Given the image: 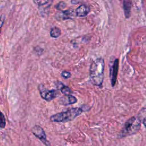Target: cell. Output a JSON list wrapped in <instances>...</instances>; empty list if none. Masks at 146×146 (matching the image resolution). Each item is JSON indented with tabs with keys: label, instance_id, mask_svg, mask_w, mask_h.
<instances>
[{
	"label": "cell",
	"instance_id": "cell-12",
	"mask_svg": "<svg viewBox=\"0 0 146 146\" xmlns=\"http://www.w3.org/2000/svg\"><path fill=\"white\" fill-rule=\"evenodd\" d=\"M56 87L59 90H60V91L64 95H71V91L68 86H64L63 83L59 82V84H56Z\"/></svg>",
	"mask_w": 146,
	"mask_h": 146
},
{
	"label": "cell",
	"instance_id": "cell-7",
	"mask_svg": "<svg viewBox=\"0 0 146 146\" xmlns=\"http://www.w3.org/2000/svg\"><path fill=\"white\" fill-rule=\"evenodd\" d=\"M75 11L72 9H69L66 10H61L58 11L55 14V18L56 20H66L74 19L75 16Z\"/></svg>",
	"mask_w": 146,
	"mask_h": 146
},
{
	"label": "cell",
	"instance_id": "cell-5",
	"mask_svg": "<svg viewBox=\"0 0 146 146\" xmlns=\"http://www.w3.org/2000/svg\"><path fill=\"white\" fill-rule=\"evenodd\" d=\"M110 68V78L112 86H114L117 79V75L119 69V60L117 58H114L112 61L109 63Z\"/></svg>",
	"mask_w": 146,
	"mask_h": 146
},
{
	"label": "cell",
	"instance_id": "cell-18",
	"mask_svg": "<svg viewBox=\"0 0 146 146\" xmlns=\"http://www.w3.org/2000/svg\"><path fill=\"white\" fill-rule=\"evenodd\" d=\"M4 20H5V16L4 15H1L0 17V28L2 26L3 23H4Z\"/></svg>",
	"mask_w": 146,
	"mask_h": 146
},
{
	"label": "cell",
	"instance_id": "cell-13",
	"mask_svg": "<svg viewBox=\"0 0 146 146\" xmlns=\"http://www.w3.org/2000/svg\"><path fill=\"white\" fill-rule=\"evenodd\" d=\"M50 36L52 38H58L61 34V30L58 27H54L51 28L50 30Z\"/></svg>",
	"mask_w": 146,
	"mask_h": 146
},
{
	"label": "cell",
	"instance_id": "cell-1",
	"mask_svg": "<svg viewBox=\"0 0 146 146\" xmlns=\"http://www.w3.org/2000/svg\"><path fill=\"white\" fill-rule=\"evenodd\" d=\"M104 61L103 58H97L92 62L90 67V78L92 84L102 86L104 80Z\"/></svg>",
	"mask_w": 146,
	"mask_h": 146
},
{
	"label": "cell",
	"instance_id": "cell-20",
	"mask_svg": "<svg viewBox=\"0 0 146 146\" xmlns=\"http://www.w3.org/2000/svg\"><path fill=\"white\" fill-rule=\"evenodd\" d=\"M0 33H1V30H0Z\"/></svg>",
	"mask_w": 146,
	"mask_h": 146
},
{
	"label": "cell",
	"instance_id": "cell-11",
	"mask_svg": "<svg viewBox=\"0 0 146 146\" xmlns=\"http://www.w3.org/2000/svg\"><path fill=\"white\" fill-rule=\"evenodd\" d=\"M137 118L146 128V107L142 108L137 115Z\"/></svg>",
	"mask_w": 146,
	"mask_h": 146
},
{
	"label": "cell",
	"instance_id": "cell-10",
	"mask_svg": "<svg viewBox=\"0 0 146 146\" xmlns=\"http://www.w3.org/2000/svg\"><path fill=\"white\" fill-rule=\"evenodd\" d=\"M131 0H123V10L124 15L127 18H128L131 15V10L132 7Z\"/></svg>",
	"mask_w": 146,
	"mask_h": 146
},
{
	"label": "cell",
	"instance_id": "cell-14",
	"mask_svg": "<svg viewBox=\"0 0 146 146\" xmlns=\"http://www.w3.org/2000/svg\"><path fill=\"white\" fill-rule=\"evenodd\" d=\"M33 2L38 6H42L51 3L52 0H33Z\"/></svg>",
	"mask_w": 146,
	"mask_h": 146
},
{
	"label": "cell",
	"instance_id": "cell-19",
	"mask_svg": "<svg viewBox=\"0 0 146 146\" xmlns=\"http://www.w3.org/2000/svg\"><path fill=\"white\" fill-rule=\"evenodd\" d=\"M80 1H81V0H71V2L72 4L75 5V4H78V3H79Z\"/></svg>",
	"mask_w": 146,
	"mask_h": 146
},
{
	"label": "cell",
	"instance_id": "cell-4",
	"mask_svg": "<svg viewBox=\"0 0 146 146\" xmlns=\"http://www.w3.org/2000/svg\"><path fill=\"white\" fill-rule=\"evenodd\" d=\"M38 90L41 97L47 102H50L55 99L59 95V92L55 90H47L43 84H40L38 86Z\"/></svg>",
	"mask_w": 146,
	"mask_h": 146
},
{
	"label": "cell",
	"instance_id": "cell-16",
	"mask_svg": "<svg viewBox=\"0 0 146 146\" xmlns=\"http://www.w3.org/2000/svg\"><path fill=\"white\" fill-rule=\"evenodd\" d=\"M66 6V4L65 3V2H63V1H60V2H59L58 3H57V4L55 6V9H56L57 10L61 11V10H62Z\"/></svg>",
	"mask_w": 146,
	"mask_h": 146
},
{
	"label": "cell",
	"instance_id": "cell-2",
	"mask_svg": "<svg viewBox=\"0 0 146 146\" xmlns=\"http://www.w3.org/2000/svg\"><path fill=\"white\" fill-rule=\"evenodd\" d=\"M83 109L79 107H73L67 110L66 111L57 113L50 117V120L54 122L65 123L73 120L78 116L80 115Z\"/></svg>",
	"mask_w": 146,
	"mask_h": 146
},
{
	"label": "cell",
	"instance_id": "cell-3",
	"mask_svg": "<svg viewBox=\"0 0 146 146\" xmlns=\"http://www.w3.org/2000/svg\"><path fill=\"white\" fill-rule=\"evenodd\" d=\"M141 123L139 119L135 117H131L124 123L119 136L120 137H126L137 133L140 128Z\"/></svg>",
	"mask_w": 146,
	"mask_h": 146
},
{
	"label": "cell",
	"instance_id": "cell-17",
	"mask_svg": "<svg viewBox=\"0 0 146 146\" xmlns=\"http://www.w3.org/2000/svg\"><path fill=\"white\" fill-rule=\"evenodd\" d=\"M61 76L64 78V79H68L69 78L71 77V74L70 72L68 71H63L62 72H61Z\"/></svg>",
	"mask_w": 146,
	"mask_h": 146
},
{
	"label": "cell",
	"instance_id": "cell-15",
	"mask_svg": "<svg viewBox=\"0 0 146 146\" xmlns=\"http://www.w3.org/2000/svg\"><path fill=\"white\" fill-rule=\"evenodd\" d=\"M6 125V120L4 115L2 112H0V128H3Z\"/></svg>",
	"mask_w": 146,
	"mask_h": 146
},
{
	"label": "cell",
	"instance_id": "cell-8",
	"mask_svg": "<svg viewBox=\"0 0 146 146\" xmlns=\"http://www.w3.org/2000/svg\"><path fill=\"white\" fill-rule=\"evenodd\" d=\"M90 11V7L84 4L79 6L75 10L76 16L79 17H86L89 13Z\"/></svg>",
	"mask_w": 146,
	"mask_h": 146
},
{
	"label": "cell",
	"instance_id": "cell-9",
	"mask_svg": "<svg viewBox=\"0 0 146 146\" xmlns=\"http://www.w3.org/2000/svg\"><path fill=\"white\" fill-rule=\"evenodd\" d=\"M77 102V99L76 97L72 95H64L59 99V103L60 104L67 106L69 104H72Z\"/></svg>",
	"mask_w": 146,
	"mask_h": 146
},
{
	"label": "cell",
	"instance_id": "cell-6",
	"mask_svg": "<svg viewBox=\"0 0 146 146\" xmlns=\"http://www.w3.org/2000/svg\"><path fill=\"white\" fill-rule=\"evenodd\" d=\"M31 132L37 138H38L46 146H51L50 142L46 139V133L43 129L38 125L33 126L31 128Z\"/></svg>",
	"mask_w": 146,
	"mask_h": 146
}]
</instances>
